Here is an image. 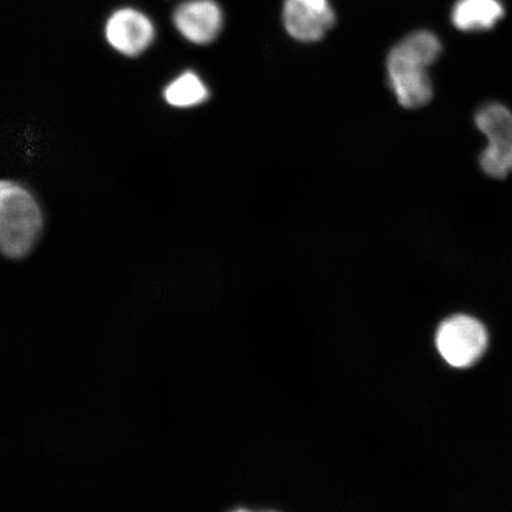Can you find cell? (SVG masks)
Segmentation results:
<instances>
[{"label": "cell", "mask_w": 512, "mask_h": 512, "mask_svg": "<svg viewBox=\"0 0 512 512\" xmlns=\"http://www.w3.org/2000/svg\"><path fill=\"white\" fill-rule=\"evenodd\" d=\"M439 38L430 31H415L390 50L387 60L389 85L400 105L414 110L433 98L428 67L441 54Z\"/></svg>", "instance_id": "1"}, {"label": "cell", "mask_w": 512, "mask_h": 512, "mask_svg": "<svg viewBox=\"0 0 512 512\" xmlns=\"http://www.w3.org/2000/svg\"><path fill=\"white\" fill-rule=\"evenodd\" d=\"M43 214L34 195L23 185L0 181V253L22 259L37 245Z\"/></svg>", "instance_id": "2"}, {"label": "cell", "mask_w": 512, "mask_h": 512, "mask_svg": "<svg viewBox=\"0 0 512 512\" xmlns=\"http://www.w3.org/2000/svg\"><path fill=\"white\" fill-rule=\"evenodd\" d=\"M476 125L489 142L480 166L492 178L507 177L512 172V113L501 104L485 105L476 114Z\"/></svg>", "instance_id": "3"}, {"label": "cell", "mask_w": 512, "mask_h": 512, "mask_svg": "<svg viewBox=\"0 0 512 512\" xmlns=\"http://www.w3.org/2000/svg\"><path fill=\"white\" fill-rule=\"evenodd\" d=\"M488 334L475 318L454 316L441 324L437 347L444 360L452 367L472 366L484 354Z\"/></svg>", "instance_id": "4"}, {"label": "cell", "mask_w": 512, "mask_h": 512, "mask_svg": "<svg viewBox=\"0 0 512 512\" xmlns=\"http://www.w3.org/2000/svg\"><path fill=\"white\" fill-rule=\"evenodd\" d=\"M283 19L288 35L303 43L323 40L336 23L329 0H285Z\"/></svg>", "instance_id": "5"}, {"label": "cell", "mask_w": 512, "mask_h": 512, "mask_svg": "<svg viewBox=\"0 0 512 512\" xmlns=\"http://www.w3.org/2000/svg\"><path fill=\"white\" fill-rule=\"evenodd\" d=\"M105 34L107 42L118 53L136 57L151 46L156 30L143 12L125 8L113 12L108 18Z\"/></svg>", "instance_id": "6"}, {"label": "cell", "mask_w": 512, "mask_h": 512, "mask_svg": "<svg viewBox=\"0 0 512 512\" xmlns=\"http://www.w3.org/2000/svg\"><path fill=\"white\" fill-rule=\"evenodd\" d=\"M172 18L179 34L197 46L213 43L223 28V12L215 0H187Z\"/></svg>", "instance_id": "7"}, {"label": "cell", "mask_w": 512, "mask_h": 512, "mask_svg": "<svg viewBox=\"0 0 512 512\" xmlns=\"http://www.w3.org/2000/svg\"><path fill=\"white\" fill-rule=\"evenodd\" d=\"M504 16L498 0H459L452 11L454 27L462 31H483L495 27Z\"/></svg>", "instance_id": "8"}, {"label": "cell", "mask_w": 512, "mask_h": 512, "mask_svg": "<svg viewBox=\"0 0 512 512\" xmlns=\"http://www.w3.org/2000/svg\"><path fill=\"white\" fill-rule=\"evenodd\" d=\"M210 93L206 83L196 73L185 72L169 83L164 89V99L169 105L178 108H190L203 104Z\"/></svg>", "instance_id": "9"}]
</instances>
